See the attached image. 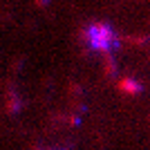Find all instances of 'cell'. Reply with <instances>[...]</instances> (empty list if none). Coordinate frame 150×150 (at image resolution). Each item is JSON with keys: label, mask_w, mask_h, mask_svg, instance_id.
I'll return each mask as SVG.
<instances>
[{"label": "cell", "mask_w": 150, "mask_h": 150, "mask_svg": "<svg viewBox=\"0 0 150 150\" xmlns=\"http://www.w3.org/2000/svg\"><path fill=\"white\" fill-rule=\"evenodd\" d=\"M85 40L92 50L101 52V54H110L117 47V34L108 23H92L85 29Z\"/></svg>", "instance_id": "cell-1"}]
</instances>
